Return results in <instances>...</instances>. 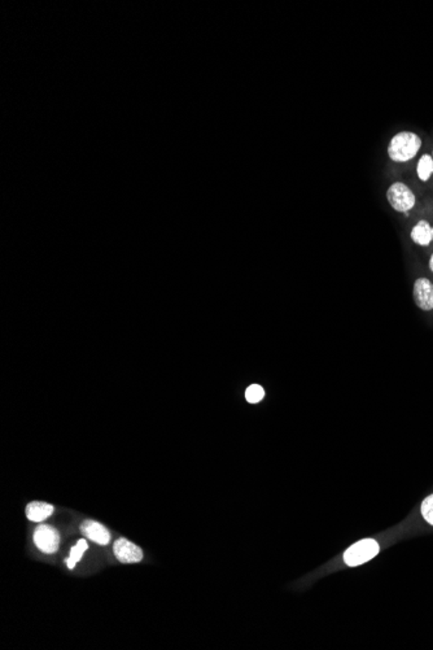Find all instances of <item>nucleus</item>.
Masks as SVG:
<instances>
[{
    "label": "nucleus",
    "instance_id": "obj_5",
    "mask_svg": "<svg viewBox=\"0 0 433 650\" xmlns=\"http://www.w3.org/2000/svg\"><path fill=\"white\" fill-rule=\"evenodd\" d=\"M413 298L420 310L430 312L433 309V283L428 278H418L413 287Z\"/></svg>",
    "mask_w": 433,
    "mask_h": 650
},
{
    "label": "nucleus",
    "instance_id": "obj_14",
    "mask_svg": "<svg viewBox=\"0 0 433 650\" xmlns=\"http://www.w3.org/2000/svg\"><path fill=\"white\" fill-rule=\"evenodd\" d=\"M428 266H430V270L433 272V254L430 257V263H428Z\"/></svg>",
    "mask_w": 433,
    "mask_h": 650
},
{
    "label": "nucleus",
    "instance_id": "obj_6",
    "mask_svg": "<svg viewBox=\"0 0 433 650\" xmlns=\"http://www.w3.org/2000/svg\"><path fill=\"white\" fill-rule=\"evenodd\" d=\"M115 555L120 562H141L143 560V551L126 539H118L115 543Z\"/></svg>",
    "mask_w": 433,
    "mask_h": 650
},
{
    "label": "nucleus",
    "instance_id": "obj_3",
    "mask_svg": "<svg viewBox=\"0 0 433 650\" xmlns=\"http://www.w3.org/2000/svg\"><path fill=\"white\" fill-rule=\"evenodd\" d=\"M379 544L372 539H363L361 541L352 545L344 553V562L355 567L363 563L369 562L376 554L379 553Z\"/></svg>",
    "mask_w": 433,
    "mask_h": 650
},
{
    "label": "nucleus",
    "instance_id": "obj_2",
    "mask_svg": "<svg viewBox=\"0 0 433 650\" xmlns=\"http://www.w3.org/2000/svg\"><path fill=\"white\" fill-rule=\"evenodd\" d=\"M387 202L390 208L398 213H407L416 207V196L406 184L398 181L389 186L387 190Z\"/></svg>",
    "mask_w": 433,
    "mask_h": 650
},
{
    "label": "nucleus",
    "instance_id": "obj_11",
    "mask_svg": "<svg viewBox=\"0 0 433 650\" xmlns=\"http://www.w3.org/2000/svg\"><path fill=\"white\" fill-rule=\"evenodd\" d=\"M89 545H87V541L85 539L80 540L76 546H73L71 549V553H69V557L65 560V562L68 565V567L73 570L76 567L77 562H80L83 557V553L87 551Z\"/></svg>",
    "mask_w": 433,
    "mask_h": 650
},
{
    "label": "nucleus",
    "instance_id": "obj_13",
    "mask_svg": "<svg viewBox=\"0 0 433 650\" xmlns=\"http://www.w3.org/2000/svg\"><path fill=\"white\" fill-rule=\"evenodd\" d=\"M422 516L423 518L427 520V523H430L431 526H433V495L428 496L423 502H422Z\"/></svg>",
    "mask_w": 433,
    "mask_h": 650
},
{
    "label": "nucleus",
    "instance_id": "obj_4",
    "mask_svg": "<svg viewBox=\"0 0 433 650\" xmlns=\"http://www.w3.org/2000/svg\"><path fill=\"white\" fill-rule=\"evenodd\" d=\"M34 543L43 553H55L60 545V534L51 526L39 525L34 531Z\"/></svg>",
    "mask_w": 433,
    "mask_h": 650
},
{
    "label": "nucleus",
    "instance_id": "obj_10",
    "mask_svg": "<svg viewBox=\"0 0 433 650\" xmlns=\"http://www.w3.org/2000/svg\"><path fill=\"white\" fill-rule=\"evenodd\" d=\"M416 176L422 182H428L433 176V158L430 153L422 155L416 164Z\"/></svg>",
    "mask_w": 433,
    "mask_h": 650
},
{
    "label": "nucleus",
    "instance_id": "obj_9",
    "mask_svg": "<svg viewBox=\"0 0 433 650\" xmlns=\"http://www.w3.org/2000/svg\"><path fill=\"white\" fill-rule=\"evenodd\" d=\"M53 513V506L45 502H30L27 506V517L33 522H43Z\"/></svg>",
    "mask_w": 433,
    "mask_h": 650
},
{
    "label": "nucleus",
    "instance_id": "obj_7",
    "mask_svg": "<svg viewBox=\"0 0 433 650\" xmlns=\"http://www.w3.org/2000/svg\"><path fill=\"white\" fill-rule=\"evenodd\" d=\"M82 534L89 537L90 540L95 541L99 545H106L111 541V534L103 525L94 522V520H86L80 526Z\"/></svg>",
    "mask_w": 433,
    "mask_h": 650
},
{
    "label": "nucleus",
    "instance_id": "obj_1",
    "mask_svg": "<svg viewBox=\"0 0 433 650\" xmlns=\"http://www.w3.org/2000/svg\"><path fill=\"white\" fill-rule=\"evenodd\" d=\"M422 146L423 141L416 132L404 130L392 137L387 147V153L393 162L402 164L416 158Z\"/></svg>",
    "mask_w": 433,
    "mask_h": 650
},
{
    "label": "nucleus",
    "instance_id": "obj_15",
    "mask_svg": "<svg viewBox=\"0 0 433 650\" xmlns=\"http://www.w3.org/2000/svg\"><path fill=\"white\" fill-rule=\"evenodd\" d=\"M431 156H432V158H433V150H432V153H431Z\"/></svg>",
    "mask_w": 433,
    "mask_h": 650
},
{
    "label": "nucleus",
    "instance_id": "obj_12",
    "mask_svg": "<svg viewBox=\"0 0 433 650\" xmlns=\"http://www.w3.org/2000/svg\"><path fill=\"white\" fill-rule=\"evenodd\" d=\"M265 396V391L264 388L258 385H252L247 388L246 391V399H247L248 403L250 404H257L260 403Z\"/></svg>",
    "mask_w": 433,
    "mask_h": 650
},
{
    "label": "nucleus",
    "instance_id": "obj_8",
    "mask_svg": "<svg viewBox=\"0 0 433 650\" xmlns=\"http://www.w3.org/2000/svg\"><path fill=\"white\" fill-rule=\"evenodd\" d=\"M410 237L416 246L428 247L433 242V226L428 221H418L416 226L411 229Z\"/></svg>",
    "mask_w": 433,
    "mask_h": 650
}]
</instances>
